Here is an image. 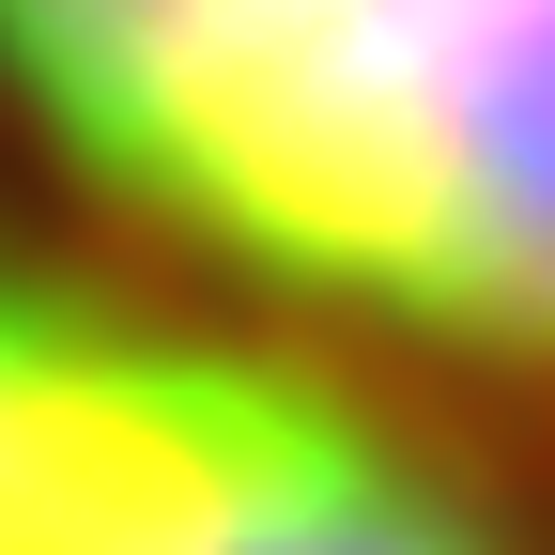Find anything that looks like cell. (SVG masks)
<instances>
[{
  "mask_svg": "<svg viewBox=\"0 0 555 555\" xmlns=\"http://www.w3.org/2000/svg\"><path fill=\"white\" fill-rule=\"evenodd\" d=\"M0 108L232 294L555 386V0H0Z\"/></svg>",
  "mask_w": 555,
  "mask_h": 555,
  "instance_id": "6da1fadb",
  "label": "cell"
},
{
  "mask_svg": "<svg viewBox=\"0 0 555 555\" xmlns=\"http://www.w3.org/2000/svg\"><path fill=\"white\" fill-rule=\"evenodd\" d=\"M0 555H540L478 478L247 324L0 232Z\"/></svg>",
  "mask_w": 555,
  "mask_h": 555,
  "instance_id": "7a4b0ae2",
  "label": "cell"
}]
</instances>
